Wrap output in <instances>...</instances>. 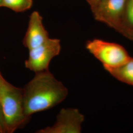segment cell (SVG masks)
<instances>
[{
  "label": "cell",
  "instance_id": "2",
  "mask_svg": "<svg viewBox=\"0 0 133 133\" xmlns=\"http://www.w3.org/2000/svg\"><path fill=\"white\" fill-rule=\"evenodd\" d=\"M0 102L2 105L7 133H13L28 123L30 118L24 110L23 88L12 85L0 76Z\"/></svg>",
  "mask_w": 133,
  "mask_h": 133
},
{
  "label": "cell",
  "instance_id": "3",
  "mask_svg": "<svg viewBox=\"0 0 133 133\" xmlns=\"http://www.w3.org/2000/svg\"><path fill=\"white\" fill-rule=\"evenodd\" d=\"M86 48L102 64L107 71L122 65L131 57L122 45L98 38L87 41Z\"/></svg>",
  "mask_w": 133,
  "mask_h": 133
},
{
  "label": "cell",
  "instance_id": "6",
  "mask_svg": "<svg viewBox=\"0 0 133 133\" xmlns=\"http://www.w3.org/2000/svg\"><path fill=\"white\" fill-rule=\"evenodd\" d=\"M127 0H100L91 9L96 20L117 31Z\"/></svg>",
  "mask_w": 133,
  "mask_h": 133
},
{
  "label": "cell",
  "instance_id": "10",
  "mask_svg": "<svg viewBox=\"0 0 133 133\" xmlns=\"http://www.w3.org/2000/svg\"><path fill=\"white\" fill-rule=\"evenodd\" d=\"M33 0H2V6L6 7L16 12H22L30 10Z\"/></svg>",
  "mask_w": 133,
  "mask_h": 133
},
{
  "label": "cell",
  "instance_id": "1",
  "mask_svg": "<svg viewBox=\"0 0 133 133\" xmlns=\"http://www.w3.org/2000/svg\"><path fill=\"white\" fill-rule=\"evenodd\" d=\"M23 88L25 113L31 118L36 113L50 109L62 103L68 90L49 70L35 73Z\"/></svg>",
  "mask_w": 133,
  "mask_h": 133
},
{
  "label": "cell",
  "instance_id": "8",
  "mask_svg": "<svg viewBox=\"0 0 133 133\" xmlns=\"http://www.w3.org/2000/svg\"><path fill=\"white\" fill-rule=\"evenodd\" d=\"M117 31L133 41V0H127L123 15Z\"/></svg>",
  "mask_w": 133,
  "mask_h": 133
},
{
  "label": "cell",
  "instance_id": "11",
  "mask_svg": "<svg viewBox=\"0 0 133 133\" xmlns=\"http://www.w3.org/2000/svg\"><path fill=\"white\" fill-rule=\"evenodd\" d=\"M0 133H7L5 117L3 108L0 102Z\"/></svg>",
  "mask_w": 133,
  "mask_h": 133
},
{
  "label": "cell",
  "instance_id": "4",
  "mask_svg": "<svg viewBox=\"0 0 133 133\" xmlns=\"http://www.w3.org/2000/svg\"><path fill=\"white\" fill-rule=\"evenodd\" d=\"M60 40L49 38L36 48L29 50L28 58L25 66L35 73L49 70V64L61 51Z\"/></svg>",
  "mask_w": 133,
  "mask_h": 133
},
{
  "label": "cell",
  "instance_id": "9",
  "mask_svg": "<svg viewBox=\"0 0 133 133\" xmlns=\"http://www.w3.org/2000/svg\"><path fill=\"white\" fill-rule=\"evenodd\" d=\"M115 78L133 86V58L130 57L122 65L108 71Z\"/></svg>",
  "mask_w": 133,
  "mask_h": 133
},
{
  "label": "cell",
  "instance_id": "5",
  "mask_svg": "<svg viewBox=\"0 0 133 133\" xmlns=\"http://www.w3.org/2000/svg\"><path fill=\"white\" fill-rule=\"evenodd\" d=\"M84 116L76 108L62 109L51 126L38 130L37 133H80Z\"/></svg>",
  "mask_w": 133,
  "mask_h": 133
},
{
  "label": "cell",
  "instance_id": "13",
  "mask_svg": "<svg viewBox=\"0 0 133 133\" xmlns=\"http://www.w3.org/2000/svg\"><path fill=\"white\" fill-rule=\"evenodd\" d=\"M2 6V0H0V7Z\"/></svg>",
  "mask_w": 133,
  "mask_h": 133
},
{
  "label": "cell",
  "instance_id": "14",
  "mask_svg": "<svg viewBox=\"0 0 133 133\" xmlns=\"http://www.w3.org/2000/svg\"><path fill=\"white\" fill-rule=\"evenodd\" d=\"M2 75V74H1V72H0V76Z\"/></svg>",
  "mask_w": 133,
  "mask_h": 133
},
{
  "label": "cell",
  "instance_id": "12",
  "mask_svg": "<svg viewBox=\"0 0 133 133\" xmlns=\"http://www.w3.org/2000/svg\"><path fill=\"white\" fill-rule=\"evenodd\" d=\"M86 1L90 5L91 9H92L99 2L100 0H86Z\"/></svg>",
  "mask_w": 133,
  "mask_h": 133
},
{
  "label": "cell",
  "instance_id": "7",
  "mask_svg": "<svg viewBox=\"0 0 133 133\" xmlns=\"http://www.w3.org/2000/svg\"><path fill=\"white\" fill-rule=\"evenodd\" d=\"M49 38L48 31L43 26L42 16L38 11H34L29 17L28 28L23 40L24 46L30 50Z\"/></svg>",
  "mask_w": 133,
  "mask_h": 133
}]
</instances>
